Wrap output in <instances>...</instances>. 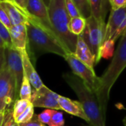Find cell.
<instances>
[{
    "label": "cell",
    "instance_id": "cell-17",
    "mask_svg": "<svg viewBox=\"0 0 126 126\" xmlns=\"http://www.w3.org/2000/svg\"><path fill=\"white\" fill-rule=\"evenodd\" d=\"M91 16L98 21L105 23V19L109 8V0H88Z\"/></svg>",
    "mask_w": 126,
    "mask_h": 126
},
{
    "label": "cell",
    "instance_id": "cell-36",
    "mask_svg": "<svg viewBox=\"0 0 126 126\" xmlns=\"http://www.w3.org/2000/svg\"><path fill=\"white\" fill-rule=\"evenodd\" d=\"M123 122H124V125H125L126 126V117H125V118L124 119V120H123Z\"/></svg>",
    "mask_w": 126,
    "mask_h": 126
},
{
    "label": "cell",
    "instance_id": "cell-15",
    "mask_svg": "<svg viewBox=\"0 0 126 126\" xmlns=\"http://www.w3.org/2000/svg\"><path fill=\"white\" fill-rule=\"evenodd\" d=\"M13 47L19 51L26 50L28 47V31L26 25H14L9 29Z\"/></svg>",
    "mask_w": 126,
    "mask_h": 126
},
{
    "label": "cell",
    "instance_id": "cell-22",
    "mask_svg": "<svg viewBox=\"0 0 126 126\" xmlns=\"http://www.w3.org/2000/svg\"><path fill=\"white\" fill-rule=\"evenodd\" d=\"M31 103L29 100H25V99H17L14 104L13 106V111H14V116L15 119L18 118L29 106V105Z\"/></svg>",
    "mask_w": 126,
    "mask_h": 126
},
{
    "label": "cell",
    "instance_id": "cell-28",
    "mask_svg": "<svg viewBox=\"0 0 126 126\" xmlns=\"http://www.w3.org/2000/svg\"><path fill=\"white\" fill-rule=\"evenodd\" d=\"M53 110L51 109H46L43 110L41 113L37 115L38 119L43 124L49 125L50 119H51V116H52Z\"/></svg>",
    "mask_w": 126,
    "mask_h": 126
},
{
    "label": "cell",
    "instance_id": "cell-9",
    "mask_svg": "<svg viewBox=\"0 0 126 126\" xmlns=\"http://www.w3.org/2000/svg\"><path fill=\"white\" fill-rule=\"evenodd\" d=\"M59 95L52 91L45 85L32 92L31 103L36 108H45L51 110H61L59 103Z\"/></svg>",
    "mask_w": 126,
    "mask_h": 126
},
{
    "label": "cell",
    "instance_id": "cell-37",
    "mask_svg": "<svg viewBox=\"0 0 126 126\" xmlns=\"http://www.w3.org/2000/svg\"><path fill=\"white\" fill-rule=\"evenodd\" d=\"M6 1H9V2H11L14 3V0H6Z\"/></svg>",
    "mask_w": 126,
    "mask_h": 126
},
{
    "label": "cell",
    "instance_id": "cell-13",
    "mask_svg": "<svg viewBox=\"0 0 126 126\" xmlns=\"http://www.w3.org/2000/svg\"><path fill=\"white\" fill-rule=\"evenodd\" d=\"M59 103L61 110H63L71 115L79 117L84 119L85 121H86L88 123H89V119L80 102L72 100L69 98L59 95Z\"/></svg>",
    "mask_w": 126,
    "mask_h": 126
},
{
    "label": "cell",
    "instance_id": "cell-23",
    "mask_svg": "<svg viewBox=\"0 0 126 126\" xmlns=\"http://www.w3.org/2000/svg\"><path fill=\"white\" fill-rule=\"evenodd\" d=\"M34 115V106L33 105L32 103H31L29 106L26 108V110L18 118L16 119V121L19 124L26 123L30 122L33 119Z\"/></svg>",
    "mask_w": 126,
    "mask_h": 126
},
{
    "label": "cell",
    "instance_id": "cell-14",
    "mask_svg": "<svg viewBox=\"0 0 126 126\" xmlns=\"http://www.w3.org/2000/svg\"><path fill=\"white\" fill-rule=\"evenodd\" d=\"M20 53L22 55V63H23L24 74L27 76L28 79H29L34 90L39 89L44 85V84L42 81L41 80L36 71L34 68V66L31 62V59L28 55L27 50L20 51Z\"/></svg>",
    "mask_w": 126,
    "mask_h": 126
},
{
    "label": "cell",
    "instance_id": "cell-26",
    "mask_svg": "<svg viewBox=\"0 0 126 126\" xmlns=\"http://www.w3.org/2000/svg\"><path fill=\"white\" fill-rule=\"evenodd\" d=\"M65 5L66 10L68 11V14L69 16L71 17V19L82 16L78 8L77 7V5H75L73 0H65Z\"/></svg>",
    "mask_w": 126,
    "mask_h": 126
},
{
    "label": "cell",
    "instance_id": "cell-21",
    "mask_svg": "<svg viewBox=\"0 0 126 126\" xmlns=\"http://www.w3.org/2000/svg\"><path fill=\"white\" fill-rule=\"evenodd\" d=\"M78 8L81 16L85 19H88L91 16V11L88 0H73Z\"/></svg>",
    "mask_w": 126,
    "mask_h": 126
},
{
    "label": "cell",
    "instance_id": "cell-25",
    "mask_svg": "<svg viewBox=\"0 0 126 126\" xmlns=\"http://www.w3.org/2000/svg\"><path fill=\"white\" fill-rule=\"evenodd\" d=\"M49 126H65V119L62 112L53 110Z\"/></svg>",
    "mask_w": 126,
    "mask_h": 126
},
{
    "label": "cell",
    "instance_id": "cell-39",
    "mask_svg": "<svg viewBox=\"0 0 126 126\" xmlns=\"http://www.w3.org/2000/svg\"><path fill=\"white\" fill-rule=\"evenodd\" d=\"M0 1H1V0H0Z\"/></svg>",
    "mask_w": 126,
    "mask_h": 126
},
{
    "label": "cell",
    "instance_id": "cell-20",
    "mask_svg": "<svg viewBox=\"0 0 126 126\" xmlns=\"http://www.w3.org/2000/svg\"><path fill=\"white\" fill-rule=\"evenodd\" d=\"M114 44L115 41L111 39L103 42L99 50V58L110 59V57L113 56Z\"/></svg>",
    "mask_w": 126,
    "mask_h": 126
},
{
    "label": "cell",
    "instance_id": "cell-8",
    "mask_svg": "<svg viewBox=\"0 0 126 126\" xmlns=\"http://www.w3.org/2000/svg\"><path fill=\"white\" fill-rule=\"evenodd\" d=\"M5 58L6 66L15 78L16 98L19 99V91L24 77V68L21 53L13 47H6L5 50Z\"/></svg>",
    "mask_w": 126,
    "mask_h": 126
},
{
    "label": "cell",
    "instance_id": "cell-30",
    "mask_svg": "<svg viewBox=\"0 0 126 126\" xmlns=\"http://www.w3.org/2000/svg\"><path fill=\"white\" fill-rule=\"evenodd\" d=\"M0 21H1L8 29H10L13 26L8 14L1 7H0Z\"/></svg>",
    "mask_w": 126,
    "mask_h": 126
},
{
    "label": "cell",
    "instance_id": "cell-19",
    "mask_svg": "<svg viewBox=\"0 0 126 126\" xmlns=\"http://www.w3.org/2000/svg\"><path fill=\"white\" fill-rule=\"evenodd\" d=\"M32 96V89H31V84L28 79L27 76L24 74V77L22 80V83L21 85V88L19 91V99H25V100H31Z\"/></svg>",
    "mask_w": 126,
    "mask_h": 126
},
{
    "label": "cell",
    "instance_id": "cell-24",
    "mask_svg": "<svg viewBox=\"0 0 126 126\" xmlns=\"http://www.w3.org/2000/svg\"><path fill=\"white\" fill-rule=\"evenodd\" d=\"M4 113H5V115H4V119H3L2 126H19V124L16 122L14 118L12 107L8 108L4 111Z\"/></svg>",
    "mask_w": 126,
    "mask_h": 126
},
{
    "label": "cell",
    "instance_id": "cell-32",
    "mask_svg": "<svg viewBox=\"0 0 126 126\" xmlns=\"http://www.w3.org/2000/svg\"><path fill=\"white\" fill-rule=\"evenodd\" d=\"M14 3L20 9H22L23 11L26 12V8H27V5H28V0H14Z\"/></svg>",
    "mask_w": 126,
    "mask_h": 126
},
{
    "label": "cell",
    "instance_id": "cell-12",
    "mask_svg": "<svg viewBox=\"0 0 126 126\" xmlns=\"http://www.w3.org/2000/svg\"><path fill=\"white\" fill-rule=\"evenodd\" d=\"M126 19V7L120 8L116 11L111 10L108 18V23L106 25L105 41L111 39L112 36L117 31V29L122 25Z\"/></svg>",
    "mask_w": 126,
    "mask_h": 126
},
{
    "label": "cell",
    "instance_id": "cell-7",
    "mask_svg": "<svg viewBox=\"0 0 126 126\" xmlns=\"http://www.w3.org/2000/svg\"><path fill=\"white\" fill-rule=\"evenodd\" d=\"M17 100L16 81L6 65L0 71V109L5 111Z\"/></svg>",
    "mask_w": 126,
    "mask_h": 126
},
{
    "label": "cell",
    "instance_id": "cell-31",
    "mask_svg": "<svg viewBox=\"0 0 126 126\" xmlns=\"http://www.w3.org/2000/svg\"><path fill=\"white\" fill-rule=\"evenodd\" d=\"M19 126H46L45 125V124L42 123L37 118V115H34L33 119L26 123H21L19 124Z\"/></svg>",
    "mask_w": 126,
    "mask_h": 126
},
{
    "label": "cell",
    "instance_id": "cell-3",
    "mask_svg": "<svg viewBox=\"0 0 126 126\" xmlns=\"http://www.w3.org/2000/svg\"><path fill=\"white\" fill-rule=\"evenodd\" d=\"M63 78L76 93L92 126H105V115L103 113L96 94L84 82L73 73L63 74Z\"/></svg>",
    "mask_w": 126,
    "mask_h": 126
},
{
    "label": "cell",
    "instance_id": "cell-34",
    "mask_svg": "<svg viewBox=\"0 0 126 126\" xmlns=\"http://www.w3.org/2000/svg\"><path fill=\"white\" fill-rule=\"evenodd\" d=\"M4 115H5L4 112H2L1 114H0V126H2V122H3V119H4Z\"/></svg>",
    "mask_w": 126,
    "mask_h": 126
},
{
    "label": "cell",
    "instance_id": "cell-10",
    "mask_svg": "<svg viewBox=\"0 0 126 126\" xmlns=\"http://www.w3.org/2000/svg\"><path fill=\"white\" fill-rule=\"evenodd\" d=\"M26 12L31 17L53 32L49 18L48 7L42 0H28Z\"/></svg>",
    "mask_w": 126,
    "mask_h": 126
},
{
    "label": "cell",
    "instance_id": "cell-6",
    "mask_svg": "<svg viewBox=\"0 0 126 126\" xmlns=\"http://www.w3.org/2000/svg\"><path fill=\"white\" fill-rule=\"evenodd\" d=\"M65 59L68 63L72 73L79 77L94 94H96L99 87L100 78L96 75L94 70L80 61L74 53H68Z\"/></svg>",
    "mask_w": 126,
    "mask_h": 126
},
{
    "label": "cell",
    "instance_id": "cell-2",
    "mask_svg": "<svg viewBox=\"0 0 126 126\" xmlns=\"http://www.w3.org/2000/svg\"><path fill=\"white\" fill-rule=\"evenodd\" d=\"M126 68V31L122 35L121 40L113 54L110 64L99 77L100 82L98 91H96V97L100 104L103 113H106L109 95L111 88L116 82V79Z\"/></svg>",
    "mask_w": 126,
    "mask_h": 126
},
{
    "label": "cell",
    "instance_id": "cell-18",
    "mask_svg": "<svg viewBox=\"0 0 126 126\" xmlns=\"http://www.w3.org/2000/svg\"><path fill=\"white\" fill-rule=\"evenodd\" d=\"M85 26H86V19H85L82 16L71 19L68 25L70 31L73 34L77 36L82 34V33L84 31L85 28Z\"/></svg>",
    "mask_w": 126,
    "mask_h": 126
},
{
    "label": "cell",
    "instance_id": "cell-5",
    "mask_svg": "<svg viewBox=\"0 0 126 126\" xmlns=\"http://www.w3.org/2000/svg\"><path fill=\"white\" fill-rule=\"evenodd\" d=\"M105 23L101 22L93 16H91L86 19L85 28L79 35L95 56L96 64L100 60L99 50L105 39Z\"/></svg>",
    "mask_w": 126,
    "mask_h": 126
},
{
    "label": "cell",
    "instance_id": "cell-38",
    "mask_svg": "<svg viewBox=\"0 0 126 126\" xmlns=\"http://www.w3.org/2000/svg\"><path fill=\"white\" fill-rule=\"evenodd\" d=\"M2 112H4V111H2V110L1 109H0V114H1V113H2Z\"/></svg>",
    "mask_w": 126,
    "mask_h": 126
},
{
    "label": "cell",
    "instance_id": "cell-29",
    "mask_svg": "<svg viewBox=\"0 0 126 126\" xmlns=\"http://www.w3.org/2000/svg\"><path fill=\"white\" fill-rule=\"evenodd\" d=\"M111 10L116 11L126 7V0H109Z\"/></svg>",
    "mask_w": 126,
    "mask_h": 126
},
{
    "label": "cell",
    "instance_id": "cell-33",
    "mask_svg": "<svg viewBox=\"0 0 126 126\" xmlns=\"http://www.w3.org/2000/svg\"><path fill=\"white\" fill-rule=\"evenodd\" d=\"M6 47V45H5V42L1 38V36H0V47Z\"/></svg>",
    "mask_w": 126,
    "mask_h": 126
},
{
    "label": "cell",
    "instance_id": "cell-1",
    "mask_svg": "<svg viewBox=\"0 0 126 126\" xmlns=\"http://www.w3.org/2000/svg\"><path fill=\"white\" fill-rule=\"evenodd\" d=\"M26 27L28 31L27 51L31 59L36 61L37 55L45 53H52L63 58L68 53L54 32L46 28L29 15Z\"/></svg>",
    "mask_w": 126,
    "mask_h": 126
},
{
    "label": "cell",
    "instance_id": "cell-11",
    "mask_svg": "<svg viewBox=\"0 0 126 126\" xmlns=\"http://www.w3.org/2000/svg\"><path fill=\"white\" fill-rule=\"evenodd\" d=\"M0 7L6 12L13 26L26 25L28 22V14L20 9L15 3L6 1V0H1Z\"/></svg>",
    "mask_w": 126,
    "mask_h": 126
},
{
    "label": "cell",
    "instance_id": "cell-16",
    "mask_svg": "<svg viewBox=\"0 0 126 126\" xmlns=\"http://www.w3.org/2000/svg\"><path fill=\"white\" fill-rule=\"evenodd\" d=\"M74 54L80 61L84 62L85 64H86L91 68L94 69V65L96 64L95 56H94L91 50L80 36H78V40Z\"/></svg>",
    "mask_w": 126,
    "mask_h": 126
},
{
    "label": "cell",
    "instance_id": "cell-27",
    "mask_svg": "<svg viewBox=\"0 0 126 126\" xmlns=\"http://www.w3.org/2000/svg\"><path fill=\"white\" fill-rule=\"evenodd\" d=\"M0 36H1V38L5 42L6 47H13L9 29L1 21H0Z\"/></svg>",
    "mask_w": 126,
    "mask_h": 126
},
{
    "label": "cell",
    "instance_id": "cell-4",
    "mask_svg": "<svg viewBox=\"0 0 126 126\" xmlns=\"http://www.w3.org/2000/svg\"><path fill=\"white\" fill-rule=\"evenodd\" d=\"M48 14L54 33L68 53H74L78 36L69 30L71 17L66 10L65 0H50Z\"/></svg>",
    "mask_w": 126,
    "mask_h": 126
},
{
    "label": "cell",
    "instance_id": "cell-35",
    "mask_svg": "<svg viewBox=\"0 0 126 126\" xmlns=\"http://www.w3.org/2000/svg\"><path fill=\"white\" fill-rule=\"evenodd\" d=\"M42 1L45 2V4L48 7V5H49V3H50V0H42Z\"/></svg>",
    "mask_w": 126,
    "mask_h": 126
}]
</instances>
